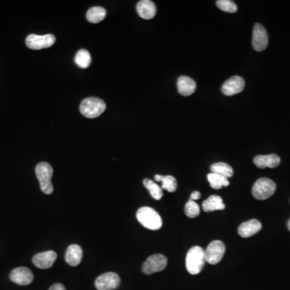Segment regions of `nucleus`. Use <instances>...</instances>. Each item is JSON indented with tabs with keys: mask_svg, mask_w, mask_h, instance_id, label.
Segmentation results:
<instances>
[{
	"mask_svg": "<svg viewBox=\"0 0 290 290\" xmlns=\"http://www.w3.org/2000/svg\"><path fill=\"white\" fill-rule=\"evenodd\" d=\"M269 44V35L267 31L260 23L255 25L252 33V47L257 52H262L267 49Z\"/></svg>",
	"mask_w": 290,
	"mask_h": 290,
	"instance_id": "nucleus-9",
	"label": "nucleus"
},
{
	"mask_svg": "<svg viewBox=\"0 0 290 290\" xmlns=\"http://www.w3.org/2000/svg\"><path fill=\"white\" fill-rule=\"evenodd\" d=\"M206 263L205 250L201 247L191 248L186 255L185 266L191 275H197L202 272Z\"/></svg>",
	"mask_w": 290,
	"mask_h": 290,
	"instance_id": "nucleus-2",
	"label": "nucleus"
},
{
	"mask_svg": "<svg viewBox=\"0 0 290 290\" xmlns=\"http://www.w3.org/2000/svg\"><path fill=\"white\" fill-rule=\"evenodd\" d=\"M201 194L199 191H194L193 193L191 194L190 199L189 200L195 201L200 199Z\"/></svg>",
	"mask_w": 290,
	"mask_h": 290,
	"instance_id": "nucleus-29",
	"label": "nucleus"
},
{
	"mask_svg": "<svg viewBox=\"0 0 290 290\" xmlns=\"http://www.w3.org/2000/svg\"><path fill=\"white\" fill-rule=\"evenodd\" d=\"M277 185L273 180L267 178L258 179L252 186V193L258 200H265L275 194Z\"/></svg>",
	"mask_w": 290,
	"mask_h": 290,
	"instance_id": "nucleus-5",
	"label": "nucleus"
},
{
	"mask_svg": "<svg viewBox=\"0 0 290 290\" xmlns=\"http://www.w3.org/2000/svg\"><path fill=\"white\" fill-rule=\"evenodd\" d=\"M82 249L79 245H72L68 247L65 252V261L72 267H76L82 261Z\"/></svg>",
	"mask_w": 290,
	"mask_h": 290,
	"instance_id": "nucleus-17",
	"label": "nucleus"
},
{
	"mask_svg": "<svg viewBox=\"0 0 290 290\" xmlns=\"http://www.w3.org/2000/svg\"><path fill=\"white\" fill-rule=\"evenodd\" d=\"M210 170L213 174H220L227 178H231L234 174L233 168L227 163H214L210 166Z\"/></svg>",
	"mask_w": 290,
	"mask_h": 290,
	"instance_id": "nucleus-23",
	"label": "nucleus"
},
{
	"mask_svg": "<svg viewBox=\"0 0 290 290\" xmlns=\"http://www.w3.org/2000/svg\"><path fill=\"white\" fill-rule=\"evenodd\" d=\"M11 281L19 285H29L33 282L34 276L33 272L26 267L14 269L10 274Z\"/></svg>",
	"mask_w": 290,
	"mask_h": 290,
	"instance_id": "nucleus-12",
	"label": "nucleus"
},
{
	"mask_svg": "<svg viewBox=\"0 0 290 290\" xmlns=\"http://www.w3.org/2000/svg\"><path fill=\"white\" fill-rule=\"evenodd\" d=\"M245 81L240 76H233L226 81L222 86L223 94L227 96H232L239 94L245 90Z\"/></svg>",
	"mask_w": 290,
	"mask_h": 290,
	"instance_id": "nucleus-11",
	"label": "nucleus"
},
{
	"mask_svg": "<svg viewBox=\"0 0 290 290\" xmlns=\"http://www.w3.org/2000/svg\"><path fill=\"white\" fill-rule=\"evenodd\" d=\"M254 164L260 168H277L280 163L281 158L276 154L260 155L254 158Z\"/></svg>",
	"mask_w": 290,
	"mask_h": 290,
	"instance_id": "nucleus-15",
	"label": "nucleus"
},
{
	"mask_svg": "<svg viewBox=\"0 0 290 290\" xmlns=\"http://www.w3.org/2000/svg\"><path fill=\"white\" fill-rule=\"evenodd\" d=\"M75 63L82 69H86L91 64V56L86 50H80L75 56Z\"/></svg>",
	"mask_w": 290,
	"mask_h": 290,
	"instance_id": "nucleus-24",
	"label": "nucleus"
},
{
	"mask_svg": "<svg viewBox=\"0 0 290 290\" xmlns=\"http://www.w3.org/2000/svg\"><path fill=\"white\" fill-rule=\"evenodd\" d=\"M288 229L290 231V220L288 222Z\"/></svg>",
	"mask_w": 290,
	"mask_h": 290,
	"instance_id": "nucleus-30",
	"label": "nucleus"
},
{
	"mask_svg": "<svg viewBox=\"0 0 290 290\" xmlns=\"http://www.w3.org/2000/svg\"><path fill=\"white\" fill-rule=\"evenodd\" d=\"M154 178L156 181L162 182V187H161L162 189H165L170 193H174L177 190L178 182H177L176 178L173 176L156 175Z\"/></svg>",
	"mask_w": 290,
	"mask_h": 290,
	"instance_id": "nucleus-21",
	"label": "nucleus"
},
{
	"mask_svg": "<svg viewBox=\"0 0 290 290\" xmlns=\"http://www.w3.org/2000/svg\"><path fill=\"white\" fill-rule=\"evenodd\" d=\"M143 185H144L146 189L149 191V193L153 199H156V200H160L162 199V188L159 186L157 183H155L154 181L149 179V178H146V179L143 180Z\"/></svg>",
	"mask_w": 290,
	"mask_h": 290,
	"instance_id": "nucleus-25",
	"label": "nucleus"
},
{
	"mask_svg": "<svg viewBox=\"0 0 290 290\" xmlns=\"http://www.w3.org/2000/svg\"><path fill=\"white\" fill-rule=\"evenodd\" d=\"M56 42L55 36L52 34L39 35L30 34L26 38V45L28 48L33 50H40L47 49L54 45Z\"/></svg>",
	"mask_w": 290,
	"mask_h": 290,
	"instance_id": "nucleus-8",
	"label": "nucleus"
},
{
	"mask_svg": "<svg viewBox=\"0 0 290 290\" xmlns=\"http://www.w3.org/2000/svg\"><path fill=\"white\" fill-rule=\"evenodd\" d=\"M196 82L187 76H181L178 79V90L183 96L193 94L196 90Z\"/></svg>",
	"mask_w": 290,
	"mask_h": 290,
	"instance_id": "nucleus-18",
	"label": "nucleus"
},
{
	"mask_svg": "<svg viewBox=\"0 0 290 290\" xmlns=\"http://www.w3.org/2000/svg\"><path fill=\"white\" fill-rule=\"evenodd\" d=\"M49 290H66V288H65L63 284L57 283V284H54V285H52Z\"/></svg>",
	"mask_w": 290,
	"mask_h": 290,
	"instance_id": "nucleus-28",
	"label": "nucleus"
},
{
	"mask_svg": "<svg viewBox=\"0 0 290 290\" xmlns=\"http://www.w3.org/2000/svg\"><path fill=\"white\" fill-rule=\"evenodd\" d=\"M136 218L139 224L152 231H157L162 227L161 217L154 209L143 206L138 210Z\"/></svg>",
	"mask_w": 290,
	"mask_h": 290,
	"instance_id": "nucleus-1",
	"label": "nucleus"
},
{
	"mask_svg": "<svg viewBox=\"0 0 290 290\" xmlns=\"http://www.w3.org/2000/svg\"><path fill=\"white\" fill-rule=\"evenodd\" d=\"M57 253L54 251H47L36 254L33 259V263L36 267L40 269H47L54 265L57 260Z\"/></svg>",
	"mask_w": 290,
	"mask_h": 290,
	"instance_id": "nucleus-13",
	"label": "nucleus"
},
{
	"mask_svg": "<svg viewBox=\"0 0 290 290\" xmlns=\"http://www.w3.org/2000/svg\"><path fill=\"white\" fill-rule=\"evenodd\" d=\"M225 252L224 243L220 240L212 241L205 250L206 262L210 264H217L221 261Z\"/></svg>",
	"mask_w": 290,
	"mask_h": 290,
	"instance_id": "nucleus-6",
	"label": "nucleus"
},
{
	"mask_svg": "<svg viewBox=\"0 0 290 290\" xmlns=\"http://www.w3.org/2000/svg\"><path fill=\"white\" fill-rule=\"evenodd\" d=\"M225 209V204L221 197L212 195L203 203V210L205 212L221 210Z\"/></svg>",
	"mask_w": 290,
	"mask_h": 290,
	"instance_id": "nucleus-19",
	"label": "nucleus"
},
{
	"mask_svg": "<svg viewBox=\"0 0 290 290\" xmlns=\"http://www.w3.org/2000/svg\"><path fill=\"white\" fill-rule=\"evenodd\" d=\"M262 225L260 222L257 220H251L249 221L243 223L239 228L238 233L243 238H249L261 230Z\"/></svg>",
	"mask_w": 290,
	"mask_h": 290,
	"instance_id": "nucleus-16",
	"label": "nucleus"
},
{
	"mask_svg": "<svg viewBox=\"0 0 290 290\" xmlns=\"http://www.w3.org/2000/svg\"><path fill=\"white\" fill-rule=\"evenodd\" d=\"M168 260L162 254H156L149 256L142 267L143 273L147 275L163 271L166 268Z\"/></svg>",
	"mask_w": 290,
	"mask_h": 290,
	"instance_id": "nucleus-7",
	"label": "nucleus"
},
{
	"mask_svg": "<svg viewBox=\"0 0 290 290\" xmlns=\"http://www.w3.org/2000/svg\"><path fill=\"white\" fill-rule=\"evenodd\" d=\"M107 15V11L102 7H93L88 10L86 19L92 23H98L103 21Z\"/></svg>",
	"mask_w": 290,
	"mask_h": 290,
	"instance_id": "nucleus-20",
	"label": "nucleus"
},
{
	"mask_svg": "<svg viewBox=\"0 0 290 290\" xmlns=\"http://www.w3.org/2000/svg\"><path fill=\"white\" fill-rule=\"evenodd\" d=\"M207 179L210 182L211 188L214 189H220L223 187H227L230 184L228 178L223 177L220 174H213V173H210L207 175Z\"/></svg>",
	"mask_w": 290,
	"mask_h": 290,
	"instance_id": "nucleus-22",
	"label": "nucleus"
},
{
	"mask_svg": "<svg viewBox=\"0 0 290 290\" xmlns=\"http://www.w3.org/2000/svg\"><path fill=\"white\" fill-rule=\"evenodd\" d=\"M53 174L54 168L49 163L40 162L36 165V177L40 182L41 191L45 195H51L54 192V185L51 181Z\"/></svg>",
	"mask_w": 290,
	"mask_h": 290,
	"instance_id": "nucleus-4",
	"label": "nucleus"
},
{
	"mask_svg": "<svg viewBox=\"0 0 290 290\" xmlns=\"http://www.w3.org/2000/svg\"><path fill=\"white\" fill-rule=\"evenodd\" d=\"M185 213L188 217L194 219L200 214V207L195 201H188L185 206Z\"/></svg>",
	"mask_w": 290,
	"mask_h": 290,
	"instance_id": "nucleus-27",
	"label": "nucleus"
},
{
	"mask_svg": "<svg viewBox=\"0 0 290 290\" xmlns=\"http://www.w3.org/2000/svg\"><path fill=\"white\" fill-rule=\"evenodd\" d=\"M136 12L142 19H151L157 14V7L153 1L141 0L136 5Z\"/></svg>",
	"mask_w": 290,
	"mask_h": 290,
	"instance_id": "nucleus-14",
	"label": "nucleus"
},
{
	"mask_svg": "<svg viewBox=\"0 0 290 290\" xmlns=\"http://www.w3.org/2000/svg\"><path fill=\"white\" fill-rule=\"evenodd\" d=\"M107 106L105 102L99 98L90 97L81 103L80 111L86 118H94L100 116L105 111Z\"/></svg>",
	"mask_w": 290,
	"mask_h": 290,
	"instance_id": "nucleus-3",
	"label": "nucleus"
},
{
	"mask_svg": "<svg viewBox=\"0 0 290 290\" xmlns=\"http://www.w3.org/2000/svg\"><path fill=\"white\" fill-rule=\"evenodd\" d=\"M120 284V278L115 273H106L98 277L95 287L98 290H111L118 288Z\"/></svg>",
	"mask_w": 290,
	"mask_h": 290,
	"instance_id": "nucleus-10",
	"label": "nucleus"
},
{
	"mask_svg": "<svg viewBox=\"0 0 290 290\" xmlns=\"http://www.w3.org/2000/svg\"><path fill=\"white\" fill-rule=\"evenodd\" d=\"M216 5L221 11L227 13H235L238 10L236 4L231 0H219L216 2Z\"/></svg>",
	"mask_w": 290,
	"mask_h": 290,
	"instance_id": "nucleus-26",
	"label": "nucleus"
}]
</instances>
